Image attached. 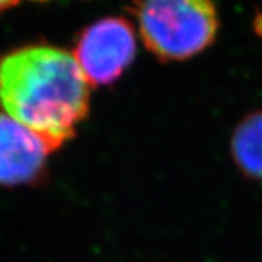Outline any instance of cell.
I'll return each instance as SVG.
<instances>
[{
    "instance_id": "1",
    "label": "cell",
    "mask_w": 262,
    "mask_h": 262,
    "mask_svg": "<svg viewBox=\"0 0 262 262\" xmlns=\"http://www.w3.org/2000/svg\"><path fill=\"white\" fill-rule=\"evenodd\" d=\"M0 106L56 151L89 111V83L73 54L34 44L0 57Z\"/></svg>"
},
{
    "instance_id": "2",
    "label": "cell",
    "mask_w": 262,
    "mask_h": 262,
    "mask_svg": "<svg viewBox=\"0 0 262 262\" xmlns=\"http://www.w3.org/2000/svg\"><path fill=\"white\" fill-rule=\"evenodd\" d=\"M134 15L143 44L162 63L201 54L220 27L213 0H136Z\"/></svg>"
},
{
    "instance_id": "3",
    "label": "cell",
    "mask_w": 262,
    "mask_h": 262,
    "mask_svg": "<svg viewBox=\"0 0 262 262\" xmlns=\"http://www.w3.org/2000/svg\"><path fill=\"white\" fill-rule=\"evenodd\" d=\"M73 57L92 86H110L133 64L137 54L136 32L121 16L96 20L77 37Z\"/></svg>"
},
{
    "instance_id": "4",
    "label": "cell",
    "mask_w": 262,
    "mask_h": 262,
    "mask_svg": "<svg viewBox=\"0 0 262 262\" xmlns=\"http://www.w3.org/2000/svg\"><path fill=\"white\" fill-rule=\"evenodd\" d=\"M51 149L32 131L0 113V187L32 185L47 172Z\"/></svg>"
},
{
    "instance_id": "5",
    "label": "cell",
    "mask_w": 262,
    "mask_h": 262,
    "mask_svg": "<svg viewBox=\"0 0 262 262\" xmlns=\"http://www.w3.org/2000/svg\"><path fill=\"white\" fill-rule=\"evenodd\" d=\"M234 165L245 177L262 181V110L245 115L230 140Z\"/></svg>"
},
{
    "instance_id": "6",
    "label": "cell",
    "mask_w": 262,
    "mask_h": 262,
    "mask_svg": "<svg viewBox=\"0 0 262 262\" xmlns=\"http://www.w3.org/2000/svg\"><path fill=\"white\" fill-rule=\"evenodd\" d=\"M253 28H255V32L262 37V12L261 13H258L255 19H253Z\"/></svg>"
},
{
    "instance_id": "7",
    "label": "cell",
    "mask_w": 262,
    "mask_h": 262,
    "mask_svg": "<svg viewBox=\"0 0 262 262\" xmlns=\"http://www.w3.org/2000/svg\"><path fill=\"white\" fill-rule=\"evenodd\" d=\"M18 2L19 0H0V13L13 8L15 5H18Z\"/></svg>"
}]
</instances>
